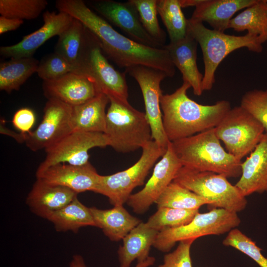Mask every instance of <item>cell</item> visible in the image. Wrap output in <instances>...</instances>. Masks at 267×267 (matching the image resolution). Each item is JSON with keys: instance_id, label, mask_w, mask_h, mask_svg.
I'll return each mask as SVG.
<instances>
[{"instance_id": "9a60e30c", "label": "cell", "mask_w": 267, "mask_h": 267, "mask_svg": "<svg viewBox=\"0 0 267 267\" xmlns=\"http://www.w3.org/2000/svg\"><path fill=\"white\" fill-rule=\"evenodd\" d=\"M90 3V6L99 15L119 28L132 40L149 47H164L145 31L137 11L131 0L124 2L99 0Z\"/></svg>"}, {"instance_id": "ba28073f", "label": "cell", "mask_w": 267, "mask_h": 267, "mask_svg": "<svg viewBox=\"0 0 267 267\" xmlns=\"http://www.w3.org/2000/svg\"><path fill=\"white\" fill-rule=\"evenodd\" d=\"M240 222L237 213L213 208L208 212H198L186 224L159 232L153 246L160 251L167 252L177 242L222 234L236 228Z\"/></svg>"}, {"instance_id": "2e32d148", "label": "cell", "mask_w": 267, "mask_h": 267, "mask_svg": "<svg viewBox=\"0 0 267 267\" xmlns=\"http://www.w3.org/2000/svg\"><path fill=\"white\" fill-rule=\"evenodd\" d=\"M43 25L38 30L25 36L18 43L1 46L0 54L6 58L33 57L37 50L48 40L59 36L72 23L74 18L66 13L48 10L43 13Z\"/></svg>"}, {"instance_id": "ac0fdd59", "label": "cell", "mask_w": 267, "mask_h": 267, "mask_svg": "<svg viewBox=\"0 0 267 267\" xmlns=\"http://www.w3.org/2000/svg\"><path fill=\"white\" fill-rule=\"evenodd\" d=\"M36 175L37 178L66 187L78 194L87 191L94 192L100 177L90 162L82 166L57 164Z\"/></svg>"}, {"instance_id": "ee69618b", "label": "cell", "mask_w": 267, "mask_h": 267, "mask_svg": "<svg viewBox=\"0 0 267 267\" xmlns=\"http://www.w3.org/2000/svg\"><path fill=\"white\" fill-rule=\"evenodd\" d=\"M155 262V259L153 257H149L145 261L137 263L135 267H148L153 265Z\"/></svg>"}, {"instance_id": "6da1fadb", "label": "cell", "mask_w": 267, "mask_h": 267, "mask_svg": "<svg viewBox=\"0 0 267 267\" xmlns=\"http://www.w3.org/2000/svg\"><path fill=\"white\" fill-rule=\"evenodd\" d=\"M55 7L82 23L96 38L105 56L120 68L143 65L161 70L168 77L175 75V66L166 49L147 46L125 37L84 1L57 0Z\"/></svg>"}, {"instance_id": "e0dca14e", "label": "cell", "mask_w": 267, "mask_h": 267, "mask_svg": "<svg viewBox=\"0 0 267 267\" xmlns=\"http://www.w3.org/2000/svg\"><path fill=\"white\" fill-rule=\"evenodd\" d=\"M42 88L47 99H56L72 106L83 104L100 93L92 77L75 72L43 81Z\"/></svg>"}, {"instance_id": "484cf974", "label": "cell", "mask_w": 267, "mask_h": 267, "mask_svg": "<svg viewBox=\"0 0 267 267\" xmlns=\"http://www.w3.org/2000/svg\"><path fill=\"white\" fill-rule=\"evenodd\" d=\"M108 97L100 93L87 102L72 106L71 125L73 131L104 133L106 105Z\"/></svg>"}, {"instance_id": "4316f807", "label": "cell", "mask_w": 267, "mask_h": 267, "mask_svg": "<svg viewBox=\"0 0 267 267\" xmlns=\"http://www.w3.org/2000/svg\"><path fill=\"white\" fill-rule=\"evenodd\" d=\"M39 61L33 57L12 58L0 64V90L10 93L37 73Z\"/></svg>"}, {"instance_id": "9c48e42d", "label": "cell", "mask_w": 267, "mask_h": 267, "mask_svg": "<svg viewBox=\"0 0 267 267\" xmlns=\"http://www.w3.org/2000/svg\"><path fill=\"white\" fill-rule=\"evenodd\" d=\"M215 129L226 151L240 161L253 151L265 133L262 124L240 105L231 108Z\"/></svg>"}, {"instance_id": "d4e9b609", "label": "cell", "mask_w": 267, "mask_h": 267, "mask_svg": "<svg viewBox=\"0 0 267 267\" xmlns=\"http://www.w3.org/2000/svg\"><path fill=\"white\" fill-rule=\"evenodd\" d=\"M158 233L146 222H141L133 229L123 239V245L118 249L120 267H130L135 260L138 263L145 261Z\"/></svg>"}, {"instance_id": "7c38bea8", "label": "cell", "mask_w": 267, "mask_h": 267, "mask_svg": "<svg viewBox=\"0 0 267 267\" xmlns=\"http://www.w3.org/2000/svg\"><path fill=\"white\" fill-rule=\"evenodd\" d=\"M72 111L70 105L48 99L41 122L36 130L26 134V146L33 151L45 150L72 132Z\"/></svg>"}, {"instance_id": "d590c367", "label": "cell", "mask_w": 267, "mask_h": 267, "mask_svg": "<svg viewBox=\"0 0 267 267\" xmlns=\"http://www.w3.org/2000/svg\"><path fill=\"white\" fill-rule=\"evenodd\" d=\"M71 72L78 73L74 66L55 52L48 53L41 58L37 71L43 81L55 80Z\"/></svg>"}, {"instance_id": "4dcf8cb0", "label": "cell", "mask_w": 267, "mask_h": 267, "mask_svg": "<svg viewBox=\"0 0 267 267\" xmlns=\"http://www.w3.org/2000/svg\"><path fill=\"white\" fill-rule=\"evenodd\" d=\"M157 208L169 207L183 210H199L210 205L205 199L173 181L155 202Z\"/></svg>"}, {"instance_id": "b9f144b4", "label": "cell", "mask_w": 267, "mask_h": 267, "mask_svg": "<svg viewBox=\"0 0 267 267\" xmlns=\"http://www.w3.org/2000/svg\"><path fill=\"white\" fill-rule=\"evenodd\" d=\"M69 267H87L83 258L79 255H74L71 261Z\"/></svg>"}, {"instance_id": "7402d4cb", "label": "cell", "mask_w": 267, "mask_h": 267, "mask_svg": "<svg viewBox=\"0 0 267 267\" xmlns=\"http://www.w3.org/2000/svg\"><path fill=\"white\" fill-rule=\"evenodd\" d=\"M257 0H200L189 19L205 22L213 29L224 32L230 21L237 11L255 3Z\"/></svg>"}, {"instance_id": "d6a6232c", "label": "cell", "mask_w": 267, "mask_h": 267, "mask_svg": "<svg viewBox=\"0 0 267 267\" xmlns=\"http://www.w3.org/2000/svg\"><path fill=\"white\" fill-rule=\"evenodd\" d=\"M48 5L46 0H0L1 16L22 20L38 18Z\"/></svg>"}, {"instance_id": "d6986e66", "label": "cell", "mask_w": 267, "mask_h": 267, "mask_svg": "<svg viewBox=\"0 0 267 267\" xmlns=\"http://www.w3.org/2000/svg\"><path fill=\"white\" fill-rule=\"evenodd\" d=\"M197 45L188 29L187 34L183 39L170 42L164 47L168 50L175 67L181 73L183 81L190 85L195 95L200 96L203 92V74L199 71L197 64Z\"/></svg>"}, {"instance_id": "cb8c5ba5", "label": "cell", "mask_w": 267, "mask_h": 267, "mask_svg": "<svg viewBox=\"0 0 267 267\" xmlns=\"http://www.w3.org/2000/svg\"><path fill=\"white\" fill-rule=\"evenodd\" d=\"M96 227L101 228L112 241H119L142 222L133 216L123 205L114 206L109 209L89 208Z\"/></svg>"}, {"instance_id": "e575fe53", "label": "cell", "mask_w": 267, "mask_h": 267, "mask_svg": "<svg viewBox=\"0 0 267 267\" xmlns=\"http://www.w3.org/2000/svg\"><path fill=\"white\" fill-rule=\"evenodd\" d=\"M224 246L233 247L253 260L261 267H267V258L261 253L262 249L256 242L235 228L228 232L222 241Z\"/></svg>"}, {"instance_id": "52a82bcc", "label": "cell", "mask_w": 267, "mask_h": 267, "mask_svg": "<svg viewBox=\"0 0 267 267\" xmlns=\"http://www.w3.org/2000/svg\"><path fill=\"white\" fill-rule=\"evenodd\" d=\"M142 149L139 159L129 168L110 175H100L94 192L106 196L114 206L127 202L133 190L143 184L151 169L167 150L153 140Z\"/></svg>"}, {"instance_id": "83f0119b", "label": "cell", "mask_w": 267, "mask_h": 267, "mask_svg": "<svg viewBox=\"0 0 267 267\" xmlns=\"http://www.w3.org/2000/svg\"><path fill=\"white\" fill-rule=\"evenodd\" d=\"M58 231H72L77 233L80 228L95 226L89 210L76 197L63 208L49 214L45 218Z\"/></svg>"}, {"instance_id": "7bdbcfd3", "label": "cell", "mask_w": 267, "mask_h": 267, "mask_svg": "<svg viewBox=\"0 0 267 267\" xmlns=\"http://www.w3.org/2000/svg\"><path fill=\"white\" fill-rule=\"evenodd\" d=\"M200 0H179V3L182 8L189 6H196Z\"/></svg>"}, {"instance_id": "1f68e13d", "label": "cell", "mask_w": 267, "mask_h": 267, "mask_svg": "<svg viewBox=\"0 0 267 267\" xmlns=\"http://www.w3.org/2000/svg\"><path fill=\"white\" fill-rule=\"evenodd\" d=\"M199 212V210H183L169 207L158 208L146 223L160 232L188 223Z\"/></svg>"}, {"instance_id": "ffe728a7", "label": "cell", "mask_w": 267, "mask_h": 267, "mask_svg": "<svg viewBox=\"0 0 267 267\" xmlns=\"http://www.w3.org/2000/svg\"><path fill=\"white\" fill-rule=\"evenodd\" d=\"M241 175L235 185L246 197L254 193L267 192V132L245 161Z\"/></svg>"}, {"instance_id": "4fadbf2b", "label": "cell", "mask_w": 267, "mask_h": 267, "mask_svg": "<svg viewBox=\"0 0 267 267\" xmlns=\"http://www.w3.org/2000/svg\"><path fill=\"white\" fill-rule=\"evenodd\" d=\"M81 71L93 78L100 93L108 98L128 101L126 73L119 72L109 63L95 37L84 57Z\"/></svg>"}, {"instance_id": "8992f818", "label": "cell", "mask_w": 267, "mask_h": 267, "mask_svg": "<svg viewBox=\"0 0 267 267\" xmlns=\"http://www.w3.org/2000/svg\"><path fill=\"white\" fill-rule=\"evenodd\" d=\"M173 181L207 200L213 208L237 213L247 204L246 197L222 174L182 166Z\"/></svg>"}, {"instance_id": "f546056e", "label": "cell", "mask_w": 267, "mask_h": 267, "mask_svg": "<svg viewBox=\"0 0 267 267\" xmlns=\"http://www.w3.org/2000/svg\"><path fill=\"white\" fill-rule=\"evenodd\" d=\"M179 0H157V9L168 34L170 42L183 39L187 34L188 22Z\"/></svg>"}, {"instance_id": "f35d334b", "label": "cell", "mask_w": 267, "mask_h": 267, "mask_svg": "<svg viewBox=\"0 0 267 267\" xmlns=\"http://www.w3.org/2000/svg\"><path fill=\"white\" fill-rule=\"evenodd\" d=\"M36 122V115L30 108H22L14 114L12 123L13 127L20 133L26 134L29 133Z\"/></svg>"}, {"instance_id": "8fae6325", "label": "cell", "mask_w": 267, "mask_h": 267, "mask_svg": "<svg viewBox=\"0 0 267 267\" xmlns=\"http://www.w3.org/2000/svg\"><path fill=\"white\" fill-rule=\"evenodd\" d=\"M126 73L134 78L140 87L152 139L167 150L170 141L164 131L160 106V97L163 94L160 85L168 77L167 74L161 70L143 65L128 68L126 69Z\"/></svg>"}, {"instance_id": "60d3db41", "label": "cell", "mask_w": 267, "mask_h": 267, "mask_svg": "<svg viewBox=\"0 0 267 267\" xmlns=\"http://www.w3.org/2000/svg\"><path fill=\"white\" fill-rule=\"evenodd\" d=\"M5 122L4 120H0V133L1 134L8 135L14 139L18 143H25L26 134L21 133H17L9 129L5 125Z\"/></svg>"}, {"instance_id": "7a4b0ae2", "label": "cell", "mask_w": 267, "mask_h": 267, "mask_svg": "<svg viewBox=\"0 0 267 267\" xmlns=\"http://www.w3.org/2000/svg\"><path fill=\"white\" fill-rule=\"evenodd\" d=\"M190 88L187 82H183L172 93L161 96L163 127L170 142L215 128L231 108L225 100L212 105L198 103L187 95Z\"/></svg>"}, {"instance_id": "5b68a950", "label": "cell", "mask_w": 267, "mask_h": 267, "mask_svg": "<svg viewBox=\"0 0 267 267\" xmlns=\"http://www.w3.org/2000/svg\"><path fill=\"white\" fill-rule=\"evenodd\" d=\"M109 99L104 134L109 146L126 153L142 148L153 140L145 113L134 108L128 101L113 97Z\"/></svg>"}, {"instance_id": "3957f363", "label": "cell", "mask_w": 267, "mask_h": 267, "mask_svg": "<svg viewBox=\"0 0 267 267\" xmlns=\"http://www.w3.org/2000/svg\"><path fill=\"white\" fill-rule=\"evenodd\" d=\"M172 147L182 166L237 178L241 175V161L222 146L215 129L171 142Z\"/></svg>"}, {"instance_id": "ab89813d", "label": "cell", "mask_w": 267, "mask_h": 267, "mask_svg": "<svg viewBox=\"0 0 267 267\" xmlns=\"http://www.w3.org/2000/svg\"><path fill=\"white\" fill-rule=\"evenodd\" d=\"M24 23V20L0 16V34L18 29Z\"/></svg>"}, {"instance_id": "30bf717a", "label": "cell", "mask_w": 267, "mask_h": 267, "mask_svg": "<svg viewBox=\"0 0 267 267\" xmlns=\"http://www.w3.org/2000/svg\"><path fill=\"white\" fill-rule=\"evenodd\" d=\"M107 146H109V142L104 133L73 131L45 149V159L39 165L36 174L60 164L86 165L89 162L90 149Z\"/></svg>"}, {"instance_id": "277c9868", "label": "cell", "mask_w": 267, "mask_h": 267, "mask_svg": "<svg viewBox=\"0 0 267 267\" xmlns=\"http://www.w3.org/2000/svg\"><path fill=\"white\" fill-rule=\"evenodd\" d=\"M188 30L200 45L203 53L204 72L203 91L211 90L215 82V73L220 64L232 51L242 47L260 53L264 42L259 37L247 33L244 36L228 35L211 30L202 22L188 19Z\"/></svg>"}, {"instance_id": "f1b7e54d", "label": "cell", "mask_w": 267, "mask_h": 267, "mask_svg": "<svg viewBox=\"0 0 267 267\" xmlns=\"http://www.w3.org/2000/svg\"><path fill=\"white\" fill-rule=\"evenodd\" d=\"M229 28L237 32L247 31V33L267 41V0H257L232 18Z\"/></svg>"}, {"instance_id": "8d00e7d4", "label": "cell", "mask_w": 267, "mask_h": 267, "mask_svg": "<svg viewBox=\"0 0 267 267\" xmlns=\"http://www.w3.org/2000/svg\"><path fill=\"white\" fill-rule=\"evenodd\" d=\"M240 105L253 115L267 132V89H255L246 92Z\"/></svg>"}, {"instance_id": "5bb4252c", "label": "cell", "mask_w": 267, "mask_h": 267, "mask_svg": "<svg viewBox=\"0 0 267 267\" xmlns=\"http://www.w3.org/2000/svg\"><path fill=\"white\" fill-rule=\"evenodd\" d=\"M182 166L170 142L165 153L155 164L152 174L144 187L131 194L127 201V204L136 214L145 213L174 180Z\"/></svg>"}, {"instance_id": "603a6c76", "label": "cell", "mask_w": 267, "mask_h": 267, "mask_svg": "<svg viewBox=\"0 0 267 267\" xmlns=\"http://www.w3.org/2000/svg\"><path fill=\"white\" fill-rule=\"evenodd\" d=\"M95 37L80 21L74 18L69 27L58 36L54 51L81 71L84 57Z\"/></svg>"}, {"instance_id": "44dd1931", "label": "cell", "mask_w": 267, "mask_h": 267, "mask_svg": "<svg viewBox=\"0 0 267 267\" xmlns=\"http://www.w3.org/2000/svg\"><path fill=\"white\" fill-rule=\"evenodd\" d=\"M78 193L66 187L37 178L26 198V204L37 216L45 218L73 200Z\"/></svg>"}, {"instance_id": "74e56055", "label": "cell", "mask_w": 267, "mask_h": 267, "mask_svg": "<svg viewBox=\"0 0 267 267\" xmlns=\"http://www.w3.org/2000/svg\"><path fill=\"white\" fill-rule=\"evenodd\" d=\"M194 241L189 239L179 242L173 252L164 256L163 263L158 267H192L190 248Z\"/></svg>"}, {"instance_id": "836d02e7", "label": "cell", "mask_w": 267, "mask_h": 267, "mask_svg": "<svg viewBox=\"0 0 267 267\" xmlns=\"http://www.w3.org/2000/svg\"><path fill=\"white\" fill-rule=\"evenodd\" d=\"M136 9L141 23L147 33L164 47L165 32L160 26L157 18V0H131Z\"/></svg>"}]
</instances>
